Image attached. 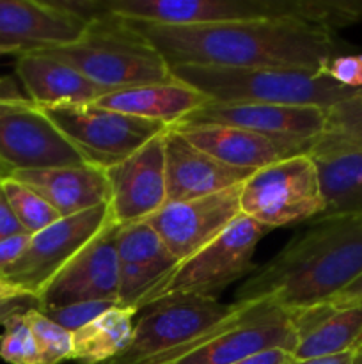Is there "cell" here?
I'll list each match as a JSON object with an SVG mask.
<instances>
[{
	"label": "cell",
	"instance_id": "60d3db41",
	"mask_svg": "<svg viewBox=\"0 0 362 364\" xmlns=\"http://www.w3.org/2000/svg\"><path fill=\"white\" fill-rule=\"evenodd\" d=\"M11 173H13V171H11V167L6 166V164H4L2 160H0V181H2L4 178L11 176Z\"/></svg>",
	"mask_w": 362,
	"mask_h": 364
},
{
	"label": "cell",
	"instance_id": "7a4b0ae2",
	"mask_svg": "<svg viewBox=\"0 0 362 364\" xmlns=\"http://www.w3.org/2000/svg\"><path fill=\"white\" fill-rule=\"evenodd\" d=\"M361 276L362 215L329 217L256 270L234 302H270L291 311L330 301Z\"/></svg>",
	"mask_w": 362,
	"mask_h": 364
},
{
	"label": "cell",
	"instance_id": "74e56055",
	"mask_svg": "<svg viewBox=\"0 0 362 364\" xmlns=\"http://www.w3.org/2000/svg\"><path fill=\"white\" fill-rule=\"evenodd\" d=\"M355 355H357V352H348V354H339V355H329V358L304 359V361L291 359L290 364H355Z\"/></svg>",
	"mask_w": 362,
	"mask_h": 364
},
{
	"label": "cell",
	"instance_id": "5b68a950",
	"mask_svg": "<svg viewBox=\"0 0 362 364\" xmlns=\"http://www.w3.org/2000/svg\"><path fill=\"white\" fill-rule=\"evenodd\" d=\"M39 52L70 64L106 92L172 78L162 53L126 20L114 14H102L89 21L84 34L71 45Z\"/></svg>",
	"mask_w": 362,
	"mask_h": 364
},
{
	"label": "cell",
	"instance_id": "1f68e13d",
	"mask_svg": "<svg viewBox=\"0 0 362 364\" xmlns=\"http://www.w3.org/2000/svg\"><path fill=\"white\" fill-rule=\"evenodd\" d=\"M322 71L343 87L362 91V53H343L334 57Z\"/></svg>",
	"mask_w": 362,
	"mask_h": 364
},
{
	"label": "cell",
	"instance_id": "9c48e42d",
	"mask_svg": "<svg viewBox=\"0 0 362 364\" xmlns=\"http://www.w3.org/2000/svg\"><path fill=\"white\" fill-rule=\"evenodd\" d=\"M238 308V302L224 304L215 297L199 295L160 299L142 309L144 313L133 323V336L126 350L105 364H144L167 352L188 347L236 313Z\"/></svg>",
	"mask_w": 362,
	"mask_h": 364
},
{
	"label": "cell",
	"instance_id": "cb8c5ba5",
	"mask_svg": "<svg viewBox=\"0 0 362 364\" xmlns=\"http://www.w3.org/2000/svg\"><path fill=\"white\" fill-rule=\"evenodd\" d=\"M94 103L103 109L116 110L126 116L174 127L185 116L208 103V98L172 77L170 80L158 82V84H146L106 92Z\"/></svg>",
	"mask_w": 362,
	"mask_h": 364
},
{
	"label": "cell",
	"instance_id": "d6986e66",
	"mask_svg": "<svg viewBox=\"0 0 362 364\" xmlns=\"http://www.w3.org/2000/svg\"><path fill=\"white\" fill-rule=\"evenodd\" d=\"M165 148L167 205L190 201L216 194L226 188L245 183L256 171L227 166L201 151L180 132L167 128L163 134Z\"/></svg>",
	"mask_w": 362,
	"mask_h": 364
},
{
	"label": "cell",
	"instance_id": "f546056e",
	"mask_svg": "<svg viewBox=\"0 0 362 364\" xmlns=\"http://www.w3.org/2000/svg\"><path fill=\"white\" fill-rule=\"evenodd\" d=\"M23 315L11 316L2 326L4 334L0 336V359L7 364H41L39 347Z\"/></svg>",
	"mask_w": 362,
	"mask_h": 364
},
{
	"label": "cell",
	"instance_id": "4dcf8cb0",
	"mask_svg": "<svg viewBox=\"0 0 362 364\" xmlns=\"http://www.w3.org/2000/svg\"><path fill=\"white\" fill-rule=\"evenodd\" d=\"M112 306L117 304H112V302H80V304L64 306V308L41 309V311L45 313L50 320L59 323L62 329H66L67 333L73 334L75 331L87 326L89 322H92L96 316H99L103 311L112 308Z\"/></svg>",
	"mask_w": 362,
	"mask_h": 364
},
{
	"label": "cell",
	"instance_id": "d6a6232c",
	"mask_svg": "<svg viewBox=\"0 0 362 364\" xmlns=\"http://www.w3.org/2000/svg\"><path fill=\"white\" fill-rule=\"evenodd\" d=\"M28 242H31V235L27 233L14 235V237L0 240V279H2L4 272L23 255Z\"/></svg>",
	"mask_w": 362,
	"mask_h": 364
},
{
	"label": "cell",
	"instance_id": "836d02e7",
	"mask_svg": "<svg viewBox=\"0 0 362 364\" xmlns=\"http://www.w3.org/2000/svg\"><path fill=\"white\" fill-rule=\"evenodd\" d=\"M31 105V100L21 95L9 77L0 78V117L18 107Z\"/></svg>",
	"mask_w": 362,
	"mask_h": 364
},
{
	"label": "cell",
	"instance_id": "8fae6325",
	"mask_svg": "<svg viewBox=\"0 0 362 364\" xmlns=\"http://www.w3.org/2000/svg\"><path fill=\"white\" fill-rule=\"evenodd\" d=\"M109 203L62 217L32 235L25 252L4 272L2 279L25 288L28 294L39 299L53 277L109 224Z\"/></svg>",
	"mask_w": 362,
	"mask_h": 364
},
{
	"label": "cell",
	"instance_id": "ba28073f",
	"mask_svg": "<svg viewBox=\"0 0 362 364\" xmlns=\"http://www.w3.org/2000/svg\"><path fill=\"white\" fill-rule=\"evenodd\" d=\"M240 208L241 215L266 230L318 220L325 199L314 160L298 155L256 171L241 185Z\"/></svg>",
	"mask_w": 362,
	"mask_h": 364
},
{
	"label": "cell",
	"instance_id": "44dd1931",
	"mask_svg": "<svg viewBox=\"0 0 362 364\" xmlns=\"http://www.w3.org/2000/svg\"><path fill=\"white\" fill-rule=\"evenodd\" d=\"M180 132L190 144L213 159L240 167L259 171L280 160L298 155H309V148L293 142L266 137L243 128L202 124V127H170Z\"/></svg>",
	"mask_w": 362,
	"mask_h": 364
},
{
	"label": "cell",
	"instance_id": "9a60e30c",
	"mask_svg": "<svg viewBox=\"0 0 362 364\" xmlns=\"http://www.w3.org/2000/svg\"><path fill=\"white\" fill-rule=\"evenodd\" d=\"M163 134L105 169L110 217L117 226L141 223L167 205Z\"/></svg>",
	"mask_w": 362,
	"mask_h": 364
},
{
	"label": "cell",
	"instance_id": "52a82bcc",
	"mask_svg": "<svg viewBox=\"0 0 362 364\" xmlns=\"http://www.w3.org/2000/svg\"><path fill=\"white\" fill-rule=\"evenodd\" d=\"M268 231L248 217L240 215L220 237L177 263L176 269L141 299L137 309L142 311L153 302L172 295L215 297L224 288L254 270L252 256Z\"/></svg>",
	"mask_w": 362,
	"mask_h": 364
},
{
	"label": "cell",
	"instance_id": "e575fe53",
	"mask_svg": "<svg viewBox=\"0 0 362 364\" xmlns=\"http://www.w3.org/2000/svg\"><path fill=\"white\" fill-rule=\"evenodd\" d=\"M35 308L41 309V302H39L38 297H20L9 299V301H0V326H4L11 316L23 315V313Z\"/></svg>",
	"mask_w": 362,
	"mask_h": 364
},
{
	"label": "cell",
	"instance_id": "484cf974",
	"mask_svg": "<svg viewBox=\"0 0 362 364\" xmlns=\"http://www.w3.org/2000/svg\"><path fill=\"white\" fill-rule=\"evenodd\" d=\"M311 159L325 199V213L319 219L362 215V151Z\"/></svg>",
	"mask_w": 362,
	"mask_h": 364
},
{
	"label": "cell",
	"instance_id": "d4e9b609",
	"mask_svg": "<svg viewBox=\"0 0 362 364\" xmlns=\"http://www.w3.org/2000/svg\"><path fill=\"white\" fill-rule=\"evenodd\" d=\"M135 308L112 306L73 333V358L80 364H105L124 352L133 336Z\"/></svg>",
	"mask_w": 362,
	"mask_h": 364
},
{
	"label": "cell",
	"instance_id": "4fadbf2b",
	"mask_svg": "<svg viewBox=\"0 0 362 364\" xmlns=\"http://www.w3.org/2000/svg\"><path fill=\"white\" fill-rule=\"evenodd\" d=\"M241 185L190 201L169 203L144 223L181 263L220 237L241 215Z\"/></svg>",
	"mask_w": 362,
	"mask_h": 364
},
{
	"label": "cell",
	"instance_id": "83f0119b",
	"mask_svg": "<svg viewBox=\"0 0 362 364\" xmlns=\"http://www.w3.org/2000/svg\"><path fill=\"white\" fill-rule=\"evenodd\" d=\"M0 185H2V191L14 217L21 224L25 233L31 235V237L48 228L50 224L62 219L60 213L53 206H50L38 192H34L27 185L20 183L14 178H4Z\"/></svg>",
	"mask_w": 362,
	"mask_h": 364
},
{
	"label": "cell",
	"instance_id": "5bb4252c",
	"mask_svg": "<svg viewBox=\"0 0 362 364\" xmlns=\"http://www.w3.org/2000/svg\"><path fill=\"white\" fill-rule=\"evenodd\" d=\"M116 231L117 224L110 217L109 224L43 290L39 295L41 309L64 308L80 302L117 304L119 265Z\"/></svg>",
	"mask_w": 362,
	"mask_h": 364
},
{
	"label": "cell",
	"instance_id": "7402d4cb",
	"mask_svg": "<svg viewBox=\"0 0 362 364\" xmlns=\"http://www.w3.org/2000/svg\"><path fill=\"white\" fill-rule=\"evenodd\" d=\"M16 75L38 109L94 103L106 95L73 66L39 50L16 53Z\"/></svg>",
	"mask_w": 362,
	"mask_h": 364
},
{
	"label": "cell",
	"instance_id": "ab89813d",
	"mask_svg": "<svg viewBox=\"0 0 362 364\" xmlns=\"http://www.w3.org/2000/svg\"><path fill=\"white\" fill-rule=\"evenodd\" d=\"M334 299H339V301H362V276L358 279H355L350 287L344 288Z\"/></svg>",
	"mask_w": 362,
	"mask_h": 364
},
{
	"label": "cell",
	"instance_id": "f1b7e54d",
	"mask_svg": "<svg viewBox=\"0 0 362 364\" xmlns=\"http://www.w3.org/2000/svg\"><path fill=\"white\" fill-rule=\"evenodd\" d=\"M23 316L39 347L41 364H60L73 358V334L50 320L39 308L31 309Z\"/></svg>",
	"mask_w": 362,
	"mask_h": 364
},
{
	"label": "cell",
	"instance_id": "ffe728a7",
	"mask_svg": "<svg viewBox=\"0 0 362 364\" xmlns=\"http://www.w3.org/2000/svg\"><path fill=\"white\" fill-rule=\"evenodd\" d=\"M116 251L119 265L117 304L124 308L137 309L141 299L180 263L144 220L117 226Z\"/></svg>",
	"mask_w": 362,
	"mask_h": 364
},
{
	"label": "cell",
	"instance_id": "3957f363",
	"mask_svg": "<svg viewBox=\"0 0 362 364\" xmlns=\"http://www.w3.org/2000/svg\"><path fill=\"white\" fill-rule=\"evenodd\" d=\"M91 21L102 14L156 25L297 20L336 34L362 20V0H60Z\"/></svg>",
	"mask_w": 362,
	"mask_h": 364
},
{
	"label": "cell",
	"instance_id": "30bf717a",
	"mask_svg": "<svg viewBox=\"0 0 362 364\" xmlns=\"http://www.w3.org/2000/svg\"><path fill=\"white\" fill-rule=\"evenodd\" d=\"M39 110L84 153L89 164L103 169L130 156L169 128L156 121L103 109L96 103H66Z\"/></svg>",
	"mask_w": 362,
	"mask_h": 364
},
{
	"label": "cell",
	"instance_id": "277c9868",
	"mask_svg": "<svg viewBox=\"0 0 362 364\" xmlns=\"http://www.w3.org/2000/svg\"><path fill=\"white\" fill-rule=\"evenodd\" d=\"M170 73L206 96L208 102L220 103H268L327 110L358 92L343 87L323 71L172 64Z\"/></svg>",
	"mask_w": 362,
	"mask_h": 364
},
{
	"label": "cell",
	"instance_id": "d590c367",
	"mask_svg": "<svg viewBox=\"0 0 362 364\" xmlns=\"http://www.w3.org/2000/svg\"><path fill=\"white\" fill-rule=\"evenodd\" d=\"M20 233H25L23 228H21V224L14 217L13 210H11L9 203L6 199V194L2 191V185H0V240Z\"/></svg>",
	"mask_w": 362,
	"mask_h": 364
},
{
	"label": "cell",
	"instance_id": "b9f144b4",
	"mask_svg": "<svg viewBox=\"0 0 362 364\" xmlns=\"http://www.w3.org/2000/svg\"><path fill=\"white\" fill-rule=\"evenodd\" d=\"M7 53H13V55H16V50H13V48H6V46H0V57H2V55H7Z\"/></svg>",
	"mask_w": 362,
	"mask_h": 364
},
{
	"label": "cell",
	"instance_id": "8d00e7d4",
	"mask_svg": "<svg viewBox=\"0 0 362 364\" xmlns=\"http://www.w3.org/2000/svg\"><path fill=\"white\" fill-rule=\"evenodd\" d=\"M291 354L283 348H272V350L259 352V354L248 355V358L241 359V361L233 364H290Z\"/></svg>",
	"mask_w": 362,
	"mask_h": 364
},
{
	"label": "cell",
	"instance_id": "e0dca14e",
	"mask_svg": "<svg viewBox=\"0 0 362 364\" xmlns=\"http://www.w3.org/2000/svg\"><path fill=\"white\" fill-rule=\"evenodd\" d=\"M87 25L59 0H0V46L16 53L71 45Z\"/></svg>",
	"mask_w": 362,
	"mask_h": 364
},
{
	"label": "cell",
	"instance_id": "f35d334b",
	"mask_svg": "<svg viewBox=\"0 0 362 364\" xmlns=\"http://www.w3.org/2000/svg\"><path fill=\"white\" fill-rule=\"evenodd\" d=\"M20 297H35V295L28 294L25 288L11 283V281L0 279V301H9V299H20Z\"/></svg>",
	"mask_w": 362,
	"mask_h": 364
},
{
	"label": "cell",
	"instance_id": "7bdbcfd3",
	"mask_svg": "<svg viewBox=\"0 0 362 364\" xmlns=\"http://www.w3.org/2000/svg\"><path fill=\"white\" fill-rule=\"evenodd\" d=\"M355 364H362V347L361 350L357 352V355H355Z\"/></svg>",
	"mask_w": 362,
	"mask_h": 364
},
{
	"label": "cell",
	"instance_id": "2e32d148",
	"mask_svg": "<svg viewBox=\"0 0 362 364\" xmlns=\"http://www.w3.org/2000/svg\"><path fill=\"white\" fill-rule=\"evenodd\" d=\"M0 160L11 171L89 164L84 153L32 103L0 117Z\"/></svg>",
	"mask_w": 362,
	"mask_h": 364
},
{
	"label": "cell",
	"instance_id": "8992f818",
	"mask_svg": "<svg viewBox=\"0 0 362 364\" xmlns=\"http://www.w3.org/2000/svg\"><path fill=\"white\" fill-rule=\"evenodd\" d=\"M295 345L290 311L270 302H245L188 347L144 364H233L272 348L293 354Z\"/></svg>",
	"mask_w": 362,
	"mask_h": 364
},
{
	"label": "cell",
	"instance_id": "7c38bea8",
	"mask_svg": "<svg viewBox=\"0 0 362 364\" xmlns=\"http://www.w3.org/2000/svg\"><path fill=\"white\" fill-rule=\"evenodd\" d=\"M325 117L327 110L318 107L208 102L185 116L174 127L220 124V127L243 128L266 137L305 146L311 151L325 128Z\"/></svg>",
	"mask_w": 362,
	"mask_h": 364
},
{
	"label": "cell",
	"instance_id": "603a6c76",
	"mask_svg": "<svg viewBox=\"0 0 362 364\" xmlns=\"http://www.w3.org/2000/svg\"><path fill=\"white\" fill-rule=\"evenodd\" d=\"M11 178L38 192L60 213V217H70L106 205L110 198L105 169L94 164L55 169L13 171Z\"/></svg>",
	"mask_w": 362,
	"mask_h": 364
},
{
	"label": "cell",
	"instance_id": "ac0fdd59",
	"mask_svg": "<svg viewBox=\"0 0 362 364\" xmlns=\"http://www.w3.org/2000/svg\"><path fill=\"white\" fill-rule=\"evenodd\" d=\"M297 361L358 352L362 347V301H330L291 309Z\"/></svg>",
	"mask_w": 362,
	"mask_h": 364
},
{
	"label": "cell",
	"instance_id": "4316f807",
	"mask_svg": "<svg viewBox=\"0 0 362 364\" xmlns=\"http://www.w3.org/2000/svg\"><path fill=\"white\" fill-rule=\"evenodd\" d=\"M362 151V91L327 109L325 128L309 156Z\"/></svg>",
	"mask_w": 362,
	"mask_h": 364
},
{
	"label": "cell",
	"instance_id": "6da1fadb",
	"mask_svg": "<svg viewBox=\"0 0 362 364\" xmlns=\"http://www.w3.org/2000/svg\"><path fill=\"white\" fill-rule=\"evenodd\" d=\"M169 66L202 64L245 70L322 71L350 46L334 32L297 20H252L215 25H156L126 20Z\"/></svg>",
	"mask_w": 362,
	"mask_h": 364
}]
</instances>
